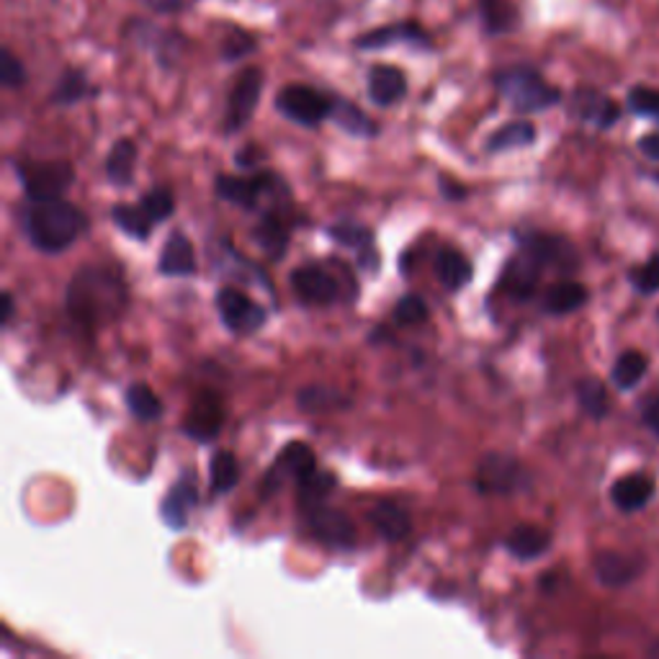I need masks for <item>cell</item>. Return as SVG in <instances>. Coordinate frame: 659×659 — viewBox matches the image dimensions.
Listing matches in <instances>:
<instances>
[{
	"instance_id": "1",
	"label": "cell",
	"mask_w": 659,
	"mask_h": 659,
	"mask_svg": "<svg viewBox=\"0 0 659 659\" xmlns=\"http://www.w3.org/2000/svg\"><path fill=\"white\" fill-rule=\"evenodd\" d=\"M65 307L83 328H101L127 309V281L118 271L86 265L70 281Z\"/></svg>"
},
{
	"instance_id": "2",
	"label": "cell",
	"mask_w": 659,
	"mask_h": 659,
	"mask_svg": "<svg viewBox=\"0 0 659 659\" xmlns=\"http://www.w3.org/2000/svg\"><path fill=\"white\" fill-rule=\"evenodd\" d=\"M29 242L42 253H63L88 229V217L65 198L29 202L21 212Z\"/></svg>"
},
{
	"instance_id": "3",
	"label": "cell",
	"mask_w": 659,
	"mask_h": 659,
	"mask_svg": "<svg viewBox=\"0 0 659 659\" xmlns=\"http://www.w3.org/2000/svg\"><path fill=\"white\" fill-rule=\"evenodd\" d=\"M498 93L513 106L518 114H542L561 101V91L552 86L542 72L531 65H513L492 76Z\"/></svg>"
},
{
	"instance_id": "4",
	"label": "cell",
	"mask_w": 659,
	"mask_h": 659,
	"mask_svg": "<svg viewBox=\"0 0 659 659\" xmlns=\"http://www.w3.org/2000/svg\"><path fill=\"white\" fill-rule=\"evenodd\" d=\"M276 109L281 116L299 127H320L332 114V95L317 91L313 86L292 83L279 91Z\"/></svg>"
},
{
	"instance_id": "5",
	"label": "cell",
	"mask_w": 659,
	"mask_h": 659,
	"mask_svg": "<svg viewBox=\"0 0 659 659\" xmlns=\"http://www.w3.org/2000/svg\"><path fill=\"white\" fill-rule=\"evenodd\" d=\"M16 173L24 183L29 202H47L63 198L76 181V170L70 162H16Z\"/></svg>"
},
{
	"instance_id": "6",
	"label": "cell",
	"mask_w": 659,
	"mask_h": 659,
	"mask_svg": "<svg viewBox=\"0 0 659 659\" xmlns=\"http://www.w3.org/2000/svg\"><path fill=\"white\" fill-rule=\"evenodd\" d=\"M263 93V70L261 68H246L240 76L235 78L232 88L227 95V111H225V132L227 135H237L250 124L253 118L258 101Z\"/></svg>"
},
{
	"instance_id": "7",
	"label": "cell",
	"mask_w": 659,
	"mask_h": 659,
	"mask_svg": "<svg viewBox=\"0 0 659 659\" xmlns=\"http://www.w3.org/2000/svg\"><path fill=\"white\" fill-rule=\"evenodd\" d=\"M474 485L482 495H513L525 485V469L510 454L490 451L479 458Z\"/></svg>"
},
{
	"instance_id": "8",
	"label": "cell",
	"mask_w": 659,
	"mask_h": 659,
	"mask_svg": "<svg viewBox=\"0 0 659 659\" xmlns=\"http://www.w3.org/2000/svg\"><path fill=\"white\" fill-rule=\"evenodd\" d=\"M317 471L315 451L302 441H292L281 448V454L273 464V469L265 471L263 479V498H271L273 492H279L284 487L286 479H294L296 485H302L305 479L313 477Z\"/></svg>"
},
{
	"instance_id": "9",
	"label": "cell",
	"mask_w": 659,
	"mask_h": 659,
	"mask_svg": "<svg viewBox=\"0 0 659 659\" xmlns=\"http://www.w3.org/2000/svg\"><path fill=\"white\" fill-rule=\"evenodd\" d=\"M217 313L221 325L235 336H253L269 320V315L258 302L229 286L217 292Z\"/></svg>"
},
{
	"instance_id": "10",
	"label": "cell",
	"mask_w": 659,
	"mask_h": 659,
	"mask_svg": "<svg viewBox=\"0 0 659 659\" xmlns=\"http://www.w3.org/2000/svg\"><path fill=\"white\" fill-rule=\"evenodd\" d=\"M307 523L313 529L317 542L332 549H351L355 544V525L343 510L330 505H315L307 508Z\"/></svg>"
},
{
	"instance_id": "11",
	"label": "cell",
	"mask_w": 659,
	"mask_h": 659,
	"mask_svg": "<svg viewBox=\"0 0 659 659\" xmlns=\"http://www.w3.org/2000/svg\"><path fill=\"white\" fill-rule=\"evenodd\" d=\"M569 114L590 124V127L605 132L616 127V122L621 118V106L611 95L595 91V88H577L572 99H569Z\"/></svg>"
},
{
	"instance_id": "12",
	"label": "cell",
	"mask_w": 659,
	"mask_h": 659,
	"mask_svg": "<svg viewBox=\"0 0 659 659\" xmlns=\"http://www.w3.org/2000/svg\"><path fill=\"white\" fill-rule=\"evenodd\" d=\"M221 425H225V405L214 391H202L186 414V423H183V433L198 443H209L219 435Z\"/></svg>"
},
{
	"instance_id": "13",
	"label": "cell",
	"mask_w": 659,
	"mask_h": 659,
	"mask_svg": "<svg viewBox=\"0 0 659 659\" xmlns=\"http://www.w3.org/2000/svg\"><path fill=\"white\" fill-rule=\"evenodd\" d=\"M412 44V47L420 49H431L433 39L428 36V32L418 21L407 19V21H395V24L372 29V32L355 36V47L359 49H384L391 47V44Z\"/></svg>"
},
{
	"instance_id": "14",
	"label": "cell",
	"mask_w": 659,
	"mask_h": 659,
	"mask_svg": "<svg viewBox=\"0 0 659 659\" xmlns=\"http://www.w3.org/2000/svg\"><path fill=\"white\" fill-rule=\"evenodd\" d=\"M292 288L309 307H328L340 296L338 281L320 265H299L292 273Z\"/></svg>"
},
{
	"instance_id": "15",
	"label": "cell",
	"mask_w": 659,
	"mask_h": 659,
	"mask_svg": "<svg viewBox=\"0 0 659 659\" xmlns=\"http://www.w3.org/2000/svg\"><path fill=\"white\" fill-rule=\"evenodd\" d=\"M198 505V485L196 477L191 471H183L181 479L170 487V492L166 495L160 505V518L168 529L173 531H183L191 521V513Z\"/></svg>"
},
{
	"instance_id": "16",
	"label": "cell",
	"mask_w": 659,
	"mask_h": 659,
	"mask_svg": "<svg viewBox=\"0 0 659 659\" xmlns=\"http://www.w3.org/2000/svg\"><path fill=\"white\" fill-rule=\"evenodd\" d=\"M544 271V263L538 261L529 248L521 246V253H518L513 261H508L505 271H502L500 286L505 288L513 299H531Z\"/></svg>"
},
{
	"instance_id": "17",
	"label": "cell",
	"mask_w": 659,
	"mask_h": 659,
	"mask_svg": "<svg viewBox=\"0 0 659 659\" xmlns=\"http://www.w3.org/2000/svg\"><path fill=\"white\" fill-rule=\"evenodd\" d=\"M592 569H595V577L605 588H626V584L636 582L644 575L647 561L641 557H632V554L601 552L592 561Z\"/></svg>"
},
{
	"instance_id": "18",
	"label": "cell",
	"mask_w": 659,
	"mask_h": 659,
	"mask_svg": "<svg viewBox=\"0 0 659 659\" xmlns=\"http://www.w3.org/2000/svg\"><path fill=\"white\" fill-rule=\"evenodd\" d=\"M523 248H529L538 261L544 263V269H557L561 273H572L580 265V255L572 248V242L557 235H529L521 242Z\"/></svg>"
},
{
	"instance_id": "19",
	"label": "cell",
	"mask_w": 659,
	"mask_h": 659,
	"mask_svg": "<svg viewBox=\"0 0 659 659\" xmlns=\"http://www.w3.org/2000/svg\"><path fill=\"white\" fill-rule=\"evenodd\" d=\"M271 175H217V196L225 202L240 206V209H255L261 196L269 189Z\"/></svg>"
},
{
	"instance_id": "20",
	"label": "cell",
	"mask_w": 659,
	"mask_h": 659,
	"mask_svg": "<svg viewBox=\"0 0 659 659\" xmlns=\"http://www.w3.org/2000/svg\"><path fill=\"white\" fill-rule=\"evenodd\" d=\"M368 99L376 106L389 109L407 95V76L395 65H374L366 78Z\"/></svg>"
},
{
	"instance_id": "21",
	"label": "cell",
	"mask_w": 659,
	"mask_h": 659,
	"mask_svg": "<svg viewBox=\"0 0 659 659\" xmlns=\"http://www.w3.org/2000/svg\"><path fill=\"white\" fill-rule=\"evenodd\" d=\"M655 498V479L644 471L626 474L611 485V500L621 513H639Z\"/></svg>"
},
{
	"instance_id": "22",
	"label": "cell",
	"mask_w": 659,
	"mask_h": 659,
	"mask_svg": "<svg viewBox=\"0 0 659 659\" xmlns=\"http://www.w3.org/2000/svg\"><path fill=\"white\" fill-rule=\"evenodd\" d=\"M158 269L162 276L170 279H183V276H194L196 273V253L194 246L186 235L173 232L166 240V248H162Z\"/></svg>"
},
{
	"instance_id": "23",
	"label": "cell",
	"mask_w": 659,
	"mask_h": 659,
	"mask_svg": "<svg viewBox=\"0 0 659 659\" xmlns=\"http://www.w3.org/2000/svg\"><path fill=\"white\" fill-rule=\"evenodd\" d=\"M505 549L513 554L515 559L533 561L544 557V554L552 549V533L544 531L542 525H533V523L515 525V529L510 531V536L505 538Z\"/></svg>"
},
{
	"instance_id": "24",
	"label": "cell",
	"mask_w": 659,
	"mask_h": 659,
	"mask_svg": "<svg viewBox=\"0 0 659 659\" xmlns=\"http://www.w3.org/2000/svg\"><path fill=\"white\" fill-rule=\"evenodd\" d=\"M477 16L490 36L513 34L521 26V9L515 0H477Z\"/></svg>"
},
{
	"instance_id": "25",
	"label": "cell",
	"mask_w": 659,
	"mask_h": 659,
	"mask_svg": "<svg viewBox=\"0 0 659 659\" xmlns=\"http://www.w3.org/2000/svg\"><path fill=\"white\" fill-rule=\"evenodd\" d=\"M588 296H590L588 288H584L580 281L565 279V281H557V284L546 288L542 305H544L546 315L565 317V315L577 313V309H582L584 302H588Z\"/></svg>"
},
{
	"instance_id": "26",
	"label": "cell",
	"mask_w": 659,
	"mask_h": 659,
	"mask_svg": "<svg viewBox=\"0 0 659 659\" xmlns=\"http://www.w3.org/2000/svg\"><path fill=\"white\" fill-rule=\"evenodd\" d=\"M368 521L374 523V529L382 533V538L387 542H402V538L410 533L412 523L410 515H407L405 508H399L397 502L391 500H379L368 513Z\"/></svg>"
},
{
	"instance_id": "27",
	"label": "cell",
	"mask_w": 659,
	"mask_h": 659,
	"mask_svg": "<svg viewBox=\"0 0 659 659\" xmlns=\"http://www.w3.org/2000/svg\"><path fill=\"white\" fill-rule=\"evenodd\" d=\"M435 276L448 292H462L474 276L471 261L464 253H458L454 248H443L435 255Z\"/></svg>"
},
{
	"instance_id": "28",
	"label": "cell",
	"mask_w": 659,
	"mask_h": 659,
	"mask_svg": "<svg viewBox=\"0 0 659 659\" xmlns=\"http://www.w3.org/2000/svg\"><path fill=\"white\" fill-rule=\"evenodd\" d=\"M135 166H137V145L132 139H116L103 162L106 178L111 186L122 189L129 186L132 178H135Z\"/></svg>"
},
{
	"instance_id": "29",
	"label": "cell",
	"mask_w": 659,
	"mask_h": 659,
	"mask_svg": "<svg viewBox=\"0 0 659 659\" xmlns=\"http://www.w3.org/2000/svg\"><path fill=\"white\" fill-rule=\"evenodd\" d=\"M332 122L338 124L340 129L348 132V135L353 137H376V122L372 116H366L364 111H361L355 103L340 99V95H332Z\"/></svg>"
},
{
	"instance_id": "30",
	"label": "cell",
	"mask_w": 659,
	"mask_h": 659,
	"mask_svg": "<svg viewBox=\"0 0 659 659\" xmlns=\"http://www.w3.org/2000/svg\"><path fill=\"white\" fill-rule=\"evenodd\" d=\"M538 132L531 122L525 118H518V122H508L495 132V135L487 139V150L490 152H510V150H521V147H529L536 143Z\"/></svg>"
},
{
	"instance_id": "31",
	"label": "cell",
	"mask_w": 659,
	"mask_h": 659,
	"mask_svg": "<svg viewBox=\"0 0 659 659\" xmlns=\"http://www.w3.org/2000/svg\"><path fill=\"white\" fill-rule=\"evenodd\" d=\"M577 391V402H580L582 412L588 414L592 420H603L609 418L611 410V399H609V389H605V384L601 379H595V376H584L575 384Z\"/></svg>"
},
{
	"instance_id": "32",
	"label": "cell",
	"mask_w": 659,
	"mask_h": 659,
	"mask_svg": "<svg viewBox=\"0 0 659 659\" xmlns=\"http://www.w3.org/2000/svg\"><path fill=\"white\" fill-rule=\"evenodd\" d=\"M253 240L258 242V248L263 250L271 261H279L284 258L286 246H288V232L276 214H265V217L258 221V227L253 229Z\"/></svg>"
},
{
	"instance_id": "33",
	"label": "cell",
	"mask_w": 659,
	"mask_h": 659,
	"mask_svg": "<svg viewBox=\"0 0 659 659\" xmlns=\"http://www.w3.org/2000/svg\"><path fill=\"white\" fill-rule=\"evenodd\" d=\"M111 219H114V225L122 229L124 235L132 237V240H150L155 221L143 212V206L116 204L114 209H111Z\"/></svg>"
},
{
	"instance_id": "34",
	"label": "cell",
	"mask_w": 659,
	"mask_h": 659,
	"mask_svg": "<svg viewBox=\"0 0 659 659\" xmlns=\"http://www.w3.org/2000/svg\"><path fill=\"white\" fill-rule=\"evenodd\" d=\"M88 95H95V88L88 83V76L83 70H65L59 76L55 91H52V101L63 103V106H72V103L88 99Z\"/></svg>"
},
{
	"instance_id": "35",
	"label": "cell",
	"mask_w": 659,
	"mask_h": 659,
	"mask_svg": "<svg viewBox=\"0 0 659 659\" xmlns=\"http://www.w3.org/2000/svg\"><path fill=\"white\" fill-rule=\"evenodd\" d=\"M649 361L647 355L639 351H624L616 359V364H613V384H616L618 389H634L636 384H639L644 376H647Z\"/></svg>"
},
{
	"instance_id": "36",
	"label": "cell",
	"mask_w": 659,
	"mask_h": 659,
	"mask_svg": "<svg viewBox=\"0 0 659 659\" xmlns=\"http://www.w3.org/2000/svg\"><path fill=\"white\" fill-rule=\"evenodd\" d=\"M209 479H212V492L225 495L235 490L240 482V464H237L235 454L229 451H217L209 462Z\"/></svg>"
},
{
	"instance_id": "37",
	"label": "cell",
	"mask_w": 659,
	"mask_h": 659,
	"mask_svg": "<svg viewBox=\"0 0 659 659\" xmlns=\"http://www.w3.org/2000/svg\"><path fill=\"white\" fill-rule=\"evenodd\" d=\"M328 235L332 240L338 242V246L343 248H353L361 253V261L366 263V253H374V235L372 229L364 225H355V221H343V225H336L328 229Z\"/></svg>"
},
{
	"instance_id": "38",
	"label": "cell",
	"mask_w": 659,
	"mask_h": 659,
	"mask_svg": "<svg viewBox=\"0 0 659 659\" xmlns=\"http://www.w3.org/2000/svg\"><path fill=\"white\" fill-rule=\"evenodd\" d=\"M127 407L137 420H143V423L160 420L162 414V402L158 399V395H155V391L143 382L132 384L127 389Z\"/></svg>"
},
{
	"instance_id": "39",
	"label": "cell",
	"mask_w": 659,
	"mask_h": 659,
	"mask_svg": "<svg viewBox=\"0 0 659 659\" xmlns=\"http://www.w3.org/2000/svg\"><path fill=\"white\" fill-rule=\"evenodd\" d=\"M296 405H299L305 412H325V410H336V407H345L348 399L340 397V391L330 387H307L299 391Z\"/></svg>"
},
{
	"instance_id": "40",
	"label": "cell",
	"mask_w": 659,
	"mask_h": 659,
	"mask_svg": "<svg viewBox=\"0 0 659 659\" xmlns=\"http://www.w3.org/2000/svg\"><path fill=\"white\" fill-rule=\"evenodd\" d=\"M338 479L336 474L330 471H320L317 469L313 477L305 479V482L299 485V498H302V505L305 508H315V505H322L325 498L336 490Z\"/></svg>"
},
{
	"instance_id": "41",
	"label": "cell",
	"mask_w": 659,
	"mask_h": 659,
	"mask_svg": "<svg viewBox=\"0 0 659 659\" xmlns=\"http://www.w3.org/2000/svg\"><path fill=\"white\" fill-rule=\"evenodd\" d=\"M255 49H258V36L237 26L229 29L225 34V42H221V57H225L227 63H237V59L253 55Z\"/></svg>"
},
{
	"instance_id": "42",
	"label": "cell",
	"mask_w": 659,
	"mask_h": 659,
	"mask_svg": "<svg viewBox=\"0 0 659 659\" xmlns=\"http://www.w3.org/2000/svg\"><path fill=\"white\" fill-rule=\"evenodd\" d=\"M628 281H632V286L636 292L649 296L659 292V253L649 255L647 261L634 265L632 271H628Z\"/></svg>"
},
{
	"instance_id": "43",
	"label": "cell",
	"mask_w": 659,
	"mask_h": 659,
	"mask_svg": "<svg viewBox=\"0 0 659 659\" xmlns=\"http://www.w3.org/2000/svg\"><path fill=\"white\" fill-rule=\"evenodd\" d=\"M628 111L644 118H657L659 122V91L649 86H634L626 95Z\"/></svg>"
},
{
	"instance_id": "44",
	"label": "cell",
	"mask_w": 659,
	"mask_h": 659,
	"mask_svg": "<svg viewBox=\"0 0 659 659\" xmlns=\"http://www.w3.org/2000/svg\"><path fill=\"white\" fill-rule=\"evenodd\" d=\"M139 206H143V212L147 214V217H150L155 225H158V221H166L170 214H173L175 198L168 189H152L150 194L143 196Z\"/></svg>"
},
{
	"instance_id": "45",
	"label": "cell",
	"mask_w": 659,
	"mask_h": 659,
	"mask_svg": "<svg viewBox=\"0 0 659 659\" xmlns=\"http://www.w3.org/2000/svg\"><path fill=\"white\" fill-rule=\"evenodd\" d=\"M0 83H3V88H9V91H16V88L26 83L24 63L13 55L11 47L0 49Z\"/></svg>"
},
{
	"instance_id": "46",
	"label": "cell",
	"mask_w": 659,
	"mask_h": 659,
	"mask_svg": "<svg viewBox=\"0 0 659 659\" xmlns=\"http://www.w3.org/2000/svg\"><path fill=\"white\" fill-rule=\"evenodd\" d=\"M428 315H431V309H428L423 296H418V294L402 296L395 307V320L399 325H420L428 320Z\"/></svg>"
},
{
	"instance_id": "47",
	"label": "cell",
	"mask_w": 659,
	"mask_h": 659,
	"mask_svg": "<svg viewBox=\"0 0 659 659\" xmlns=\"http://www.w3.org/2000/svg\"><path fill=\"white\" fill-rule=\"evenodd\" d=\"M145 3L152 13H160V16H173V13H181L186 0H139Z\"/></svg>"
},
{
	"instance_id": "48",
	"label": "cell",
	"mask_w": 659,
	"mask_h": 659,
	"mask_svg": "<svg viewBox=\"0 0 659 659\" xmlns=\"http://www.w3.org/2000/svg\"><path fill=\"white\" fill-rule=\"evenodd\" d=\"M641 420H644V425L649 428L651 433L657 435L659 439V397H655V399H649L647 405H644V412H641Z\"/></svg>"
},
{
	"instance_id": "49",
	"label": "cell",
	"mask_w": 659,
	"mask_h": 659,
	"mask_svg": "<svg viewBox=\"0 0 659 659\" xmlns=\"http://www.w3.org/2000/svg\"><path fill=\"white\" fill-rule=\"evenodd\" d=\"M639 152L651 162H659V132H649V135L639 137Z\"/></svg>"
},
{
	"instance_id": "50",
	"label": "cell",
	"mask_w": 659,
	"mask_h": 659,
	"mask_svg": "<svg viewBox=\"0 0 659 659\" xmlns=\"http://www.w3.org/2000/svg\"><path fill=\"white\" fill-rule=\"evenodd\" d=\"M441 191H443V194H446L448 198H464V196H466V191L462 189V183L448 181L446 175H441Z\"/></svg>"
},
{
	"instance_id": "51",
	"label": "cell",
	"mask_w": 659,
	"mask_h": 659,
	"mask_svg": "<svg viewBox=\"0 0 659 659\" xmlns=\"http://www.w3.org/2000/svg\"><path fill=\"white\" fill-rule=\"evenodd\" d=\"M11 317H13V296L9 292H5L3 294V317H0V325H3V328H5V325L11 322Z\"/></svg>"
},
{
	"instance_id": "52",
	"label": "cell",
	"mask_w": 659,
	"mask_h": 659,
	"mask_svg": "<svg viewBox=\"0 0 659 659\" xmlns=\"http://www.w3.org/2000/svg\"><path fill=\"white\" fill-rule=\"evenodd\" d=\"M655 181H657V183H659V173H657V175H655Z\"/></svg>"
},
{
	"instance_id": "53",
	"label": "cell",
	"mask_w": 659,
	"mask_h": 659,
	"mask_svg": "<svg viewBox=\"0 0 659 659\" xmlns=\"http://www.w3.org/2000/svg\"><path fill=\"white\" fill-rule=\"evenodd\" d=\"M657 322H659V313H657Z\"/></svg>"
}]
</instances>
